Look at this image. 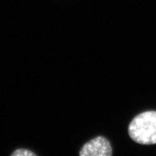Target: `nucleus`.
<instances>
[{"label":"nucleus","mask_w":156,"mask_h":156,"mask_svg":"<svg viewBox=\"0 0 156 156\" xmlns=\"http://www.w3.org/2000/svg\"><path fill=\"white\" fill-rule=\"evenodd\" d=\"M131 139L135 143L151 145L156 144V111H146L136 116L128 128Z\"/></svg>","instance_id":"1"},{"label":"nucleus","mask_w":156,"mask_h":156,"mask_svg":"<svg viewBox=\"0 0 156 156\" xmlns=\"http://www.w3.org/2000/svg\"><path fill=\"white\" fill-rule=\"evenodd\" d=\"M12 156H36V154L31 151L26 149H17L11 154Z\"/></svg>","instance_id":"3"},{"label":"nucleus","mask_w":156,"mask_h":156,"mask_svg":"<svg viewBox=\"0 0 156 156\" xmlns=\"http://www.w3.org/2000/svg\"><path fill=\"white\" fill-rule=\"evenodd\" d=\"M113 150L109 141L99 136L85 143L80 152L81 156H111Z\"/></svg>","instance_id":"2"}]
</instances>
